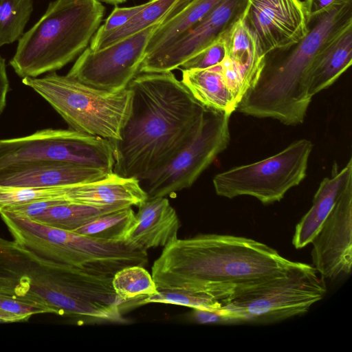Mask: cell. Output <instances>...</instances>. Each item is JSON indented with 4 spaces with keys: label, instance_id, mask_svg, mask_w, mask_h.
I'll return each mask as SVG.
<instances>
[{
    "label": "cell",
    "instance_id": "obj_1",
    "mask_svg": "<svg viewBox=\"0 0 352 352\" xmlns=\"http://www.w3.org/2000/svg\"><path fill=\"white\" fill-rule=\"evenodd\" d=\"M129 117L111 141L113 173L141 180L170 161L199 130L206 108L172 72L140 73L129 84Z\"/></svg>",
    "mask_w": 352,
    "mask_h": 352
},
{
    "label": "cell",
    "instance_id": "obj_17",
    "mask_svg": "<svg viewBox=\"0 0 352 352\" xmlns=\"http://www.w3.org/2000/svg\"><path fill=\"white\" fill-rule=\"evenodd\" d=\"M352 63V23L332 37L317 53L304 76V87L314 96L327 89Z\"/></svg>",
    "mask_w": 352,
    "mask_h": 352
},
{
    "label": "cell",
    "instance_id": "obj_18",
    "mask_svg": "<svg viewBox=\"0 0 352 352\" xmlns=\"http://www.w3.org/2000/svg\"><path fill=\"white\" fill-rule=\"evenodd\" d=\"M352 182V159L341 169L334 163L331 177L320 182L316 192L312 206L295 228L292 243L296 249H301L311 243L324 221L333 208L344 187Z\"/></svg>",
    "mask_w": 352,
    "mask_h": 352
},
{
    "label": "cell",
    "instance_id": "obj_15",
    "mask_svg": "<svg viewBox=\"0 0 352 352\" xmlns=\"http://www.w3.org/2000/svg\"><path fill=\"white\" fill-rule=\"evenodd\" d=\"M147 199L140 180L124 177L113 172L94 182L67 185L68 203L95 207L138 206Z\"/></svg>",
    "mask_w": 352,
    "mask_h": 352
},
{
    "label": "cell",
    "instance_id": "obj_16",
    "mask_svg": "<svg viewBox=\"0 0 352 352\" xmlns=\"http://www.w3.org/2000/svg\"><path fill=\"white\" fill-rule=\"evenodd\" d=\"M138 207L125 241L147 250L165 247L178 238L180 221L166 197L146 199Z\"/></svg>",
    "mask_w": 352,
    "mask_h": 352
},
{
    "label": "cell",
    "instance_id": "obj_26",
    "mask_svg": "<svg viewBox=\"0 0 352 352\" xmlns=\"http://www.w3.org/2000/svg\"><path fill=\"white\" fill-rule=\"evenodd\" d=\"M112 285L117 296L123 302L157 293L152 275L140 265L128 266L117 272L113 276Z\"/></svg>",
    "mask_w": 352,
    "mask_h": 352
},
{
    "label": "cell",
    "instance_id": "obj_21",
    "mask_svg": "<svg viewBox=\"0 0 352 352\" xmlns=\"http://www.w3.org/2000/svg\"><path fill=\"white\" fill-rule=\"evenodd\" d=\"M190 1L150 0L144 8L123 26L106 34L95 33L89 47L100 50L158 22L165 21L181 11Z\"/></svg>",
    "mask_w": 352,
    "mask_h": 352
},
{
    "label": "cell",
    "instance_id": "obj_34",
    "mask_svg": "<svg viewBox=\"0 0 352 352\" xmlns=\"http://www.w3.org/2000/svg\"><path fill=\"white\" fill-rule=\"evenodd\" d=\"M24 322L23 319L18 316L10 314L0 309V323Z\"/></svg>",
    "mask_w": 352,
    "mask_h": 352
},
{
    "label": "cell",
    "instance_id": "obj_9",
    "mask_svg": "<svg viewBox=\"0 0 352 352\" xmlns=\"http://www.w3.org/2000/svg\"><path fill=\"white\" fill-rule=\"evenodd\" d=\"M230 116L206 109L195 137L166 164L140 180L147 199L167 197L194 184L228 147Z\"/></svg>",
    "mask_w": 352,
    "mask_h": 352
},
{
    "label": "cell",
    "instance_id": "obj_28",
    "mask_svg": "<svg viewBox=\"0 0 352 352\" xmlns=\"http://www.w3.org/2000/svg\"><path fill=\"white\" fill-rule=\"evenodd\" d=\"M226 33L190 58L179 68L206 69L219 65L226 56Z\"/></svg>",
    "mask_w": 352,
    "mask_h": 352
},
{
    "label": "cell",
    "instance_id": "obj_27",
    "mask_svg": "<svg viewBox=\"0 0 352 352\" xmlns=\"http://www.w3.org/2000/svg\"><path fill=\"white\" fill-rule=\"evenodd\" d=\"M33 11V0H0V47L19 41Z\"/></svg>",
    "mask_w": 352,
    "mask_h": 352
},
{
    "label": "cell",
    "instance_id": "obj_2",
    "mask_svg": "<svg viewBox=\"0 0 352 352\" xmlns=\"http://www.w3.org/2000/svg\"><path fill=\"white\" fill-rule=\"evenodd\" d=\"M292 261L258 241L227 234L176 239L152 266L158 289L205 291L226 298L237 286L284 271Z\"/></svg>",
    "mask_w": 352,
    "mask_h": 352
},
{
    "label": "cell",
    "instance_id": "obj_30",
    "mask_svg": "<svg viewBox=\"0 0 352 352\" xmlns=\"http://www.w3.org/2000/svg\"><path fill=\"white\" fill-rule=\"evenodd\" d=\"M147 4L148 2H146L140 5L128 8H119L116 6L107 18L104 23L100 25L96 34H106L120 28L144 8Z\"/></svg>",
    "mask_w": 352,
    "mask_h": 352
},
{
    "label": "cell",
    "instance_id": "obj_24",
    "mask_svg": "<svg viewBox=\"0 0 352 352\" xmlns=\"http://www.w3.org/2000/svg\"><path fill=\"white\" fill-rule=\"evenodd\" d=\"M224 299L214 293L185 289H158L157 293L144 298L127 301L126 308L146 303L172 304L192 309L212 310L221 307Z\"/></svg>",
    "mask_w": 352,
    "mask_h": 352
},
{
    "label": "cell",
    "instance_id": "obj_29",
    "mask_svg": "<svg viewBox=\"0 0 352 352\" xmlns=\"http://www.w3.org/2000/svg\"><path fill=\"white\" fill-rule=\"evenodd\" d=\"M191 317L202 324H241L239 318L223 305L212 310L192 309Z\"/></svg>",
    "mask_w": 352,
    "mask_h": 352
},
{
    "label": "cell",
    "instance_id": "obj_4",
    "mask_svg": "<svg viewBox=\"0 0 352 352\" xmlns=\"http://www.w3.org/2000/svg\"><path fill=\"white\" fill-rule=\"evenodd\" d=\"M98 0H54L18 41L10 65L21 78L56 72L79 56L99 28Z\"/></svg>",
    "mask_w": 352,
    "mask_h": 352
},
{
    "label": "cell",
    "instance_id": "obj_20",
    "mask_svg": "<svg viewBox=\"0 0 352 352\" xmlns=\"http://www.w3.org/2000/svg\"><path fill=\"white\" fill-rule=\"evenodd\" d=\"M182 70L180 80L205 108L232 114L238 106L224 81L220 64L206 69Z\"/></svg>",
    "mask_w": 352,
    "mask_h": 352
},
{
    "label": "cell",
    "instance_id": "obj_6",
    "mask_svg": "<svg viewBox=\"0 0 352 352\" xmlns=\"http://www.w3.org/2000/svg\"><path fill=\"white\" fill-rule=\"evenodd\" d=\"M22 82L45 99L71 129L111 141L120 139L131 107L129 87L107 91L55 72L23 78Z\"/></svg>",
    "mask_w": 352,
    "mask_h": 352
},
{
    "label": "cell",
    "instance_id": "obj_14",
    "mask_svg": "<svg viewBox=\"0 0 352 352\" xmlns=\"http://www.w3.org/2000/svg\"><path fill=\"white\" fill-rule=\"evenodd\" d=\"M109 173L73 163L49 161L10 166L0 170V186L53 187L97 181Z\"/></svg>",
    "mask_w": 352,
    "mask_h": 352
},
{
    "label": "cell",
    "instance_id": "obj_12",
    "mask_svg": "<svg viewBox=\"0 0 352 352\" xmlns=\"http://www.w3.org/2000/svg\"><path fill=\"white\" fill-rule=\"evenodd\" d=\"M243 20L265 56L296 45L309 30L302 0H248Z\"/></svg>",
    "mask_w": 352,
    "mask_h": 352
},
{
    "label": "cell",
    "instance_id": "obj_33",
    "mask_svg": "<svg viewBox=\"0 0 352 352\" xmlns=\"http://www.w3.org/2000/svg\"><path fill=\"white\" fill-rule=\"evenodd\" d=\"M9 91V80L7 75L6 60L0 55V116L6 105Z\"/></svg>",
    "mask_w": 352,
    "mask_h": 352
},
{
    "label": "cell",
    "instance_id": "obj_10",
    "mask_svg": "<svg viewBox=\"0 0 352 352\" xmlns=\"http://www.w3.org/2000/svg\"><path fill=\"white\" fill-rule=\"evenodd\" d=\"M164 21L107 47H87L67 76L94 88L117 92L128 87L139 74L151 37Z\"/></svg>",
    "mask_w": 352,
    "mask_h": 352
},
{
    "label": "cell",
    "instance_id": "obj_22",
    "mask_svg": "<svg viewBox=\"0 0 352 352\" xmlns=\"http://www.w3.org/2000/svg\"><path fill=\"white\" fill-rule=\"evenodd\" d=\"M222 0H192L181 11L162 22L150 38L146 56L168 46L183 35Z\"/></svg>",
    "mask_w": 352,
    "mask_h": 352
},
{
    "label": "cell",
    "instance_id": "obj_13",
    "mask_svg": "<svg viewBox=\"0 0 352 352\" xmlns=\"http://www.w3.org/2000/svg\"><path fill=\"white\" fill-rule=\"evenodd\" d=\"M313 267L324 278L348 275L352 266V182L340 194L312 240Z\"/></svg>",
    "mask_w": 352,
    "mask_h": 352
},
{
    "label": "cell",
    "instance_id": "obj_11",
    "mask_svg": "<svg viewBox=\"0 0 352 352\" xmlns=\"http://www.w3.org/2000/svg\"><path fill=\"white\" fill-rule=\"evenodd\" d=\"M248 3V0H222L199 22L168 46L146 56L139 74L166 72L179 68L242 19Z\"/></svg>",
    "mask_w": 352,
    "mask_h": 352
},
{
    "label": "cell",
    "instance_id": "obj_8",
    "mask_svg": "<svg viewBox=\"0 0 352 352\" xmlns=\"http://www.w3.org/2000/svg\"><path fill=\"white\" fill-rule=\"evenodd\" d=\"M58 161L96 168L108 173L115 164L111 140L72 129H45L0 139V170L23 164Z\"/></svg>",
    "mask_w": 352,
    "mask_h": 352
},
{
    "label": "cell",
    "instance_id": "obj_32",
    "mask_svg": "<svg viewBox=\"0 0 352 352\" xmlns=\"http://www.w3.org/2000/svg\"><path fill=\"white\" fill-rule=\"evenodd\" d=\"M352 2V0H305L303 6L308 24L332 8Z\"/></svg>",
    "mask_w": 352,
    "mask_h": 352
},
{
    "label": "cell",
    "instance_id": "obj_31",
    "mask_svg": "<svg viewBox=\"0 0 352 352\" xmlns=\"http://www.w3.org/2000/svg\"><path fill=\"white\" fill-rule=\"evenodd\" d=\"M0 309L22 318L24 322L28 321L34 315L50 314L48 310L43 307L1 296Z\"/></svg>",
    "mask_w": 352,
    "mask_h": 352
},
{
    "label": "cell",
    "instance_id": "obj_3",
    "mask_svg": "<svg viewBox=\"0 0 352 352\" xmlns=\"http://www.w3.org/2000/svg\"><path fill=\"white\" fill-rule=\"evenodd\" d=\"M314 20L290 53L272 63L265 62L258 80L239 102V112L286 125L303 122L312 100L304 87L306 69L322 47L352 23V2L336 6Z\"/></svg>",
    "mask_w": 352,
    "mask_h": 352
},
{
    "label": "cell",
    "instance_id": "obj_35",
    "mask_svg": "<svg viewBox=\"0 0 352 352\" xmlns=\"http://www.w3.org/2000/svg\"><path fill=\"white\" fill-rule=\"evenodd\" d=\"M110 4L117 5L125 2L126 0H102Z\"/></svg>",
    "mask_w": 352,
    "mask_h": 352
},
{
    "label": "cell",
    "instance_id": "obj_19",
    "mask_svg": "<svg viewBox=\"0 0 352 352\" xmlns=\"http://www.w3.org/2000/svg\"><path fill=\"white\" fill-rule=\"evenodd\" d=\"M226 56L238 74L244 93L258 80L266 62L253 33L238 20L226 34Z\"/></svg>",
    "mask_w": 352,
    "mask_h": 352
},
{
    "label": "cell",
    "instance_id": "obj_7",
    "mask_svg": "<svg viewBox=\"0 0 352 352\" xmlns=\"http://www.w3.org/2000/svg\"><path fill=\"white\" fill-rule=\"evenodd\" d=\"M313 146L301 139L272 156L218 173L212 179L215 192L228 199L252 196L263 204L279 201L305 177Z\"/></svg>",
    "mask_w": 352,
    "mask_h": 352
},
{
    "label": "cell",
    "instance_id": "obj_25",
    "mask_svg": "<svg viewBox=\"0 0 352 352\" xmlns=\"http://www.w3.org/2000/svg\"><path fill=\"white\" fill-rule=\"evenodd\" d=\"M135 214L131 206L124 208L100 215L73 232L100 240L125 241Z\"/></svg>",
    "mask_w": 352,
    "mask_h": 352
},
{
    "label": "cell",
    "instance_id": "obj_23",
    "mask_svg": "<svg viewBox=\"0 0 352 352\" xmlns=\"http://www.w3.org/2000/svg\"><path fill=\"white\" fill-rule=\"evenodd\" d=\"M124 208L126 207H95L63 203L47 208L32 220L56 228L74 231L100 215Z\"/></svg>",
    "mask_w": 352,
    "mask_h": 352
},
{
    "label": "cell",
    "instance_id": "obj_5",
    "mask_svg": "<svg viewBox=\"0 0 352 352\" xmlns=\"http://www.w3.org/2000/svg\"><path fill=\"white\" fill-rule=\"evenodd\" d=\"M315 268L292 263L282 272L239 285L223 306L243 324H272L307 312L327 294Z\"/></svg>",
    "mask_w": 352,
    "mask_h": 352
}]
</instances>
